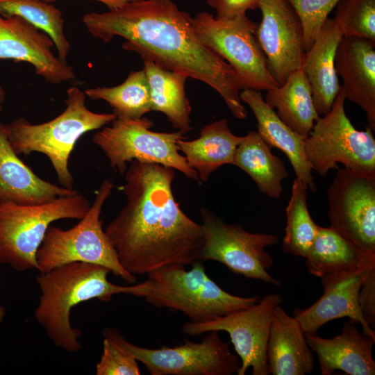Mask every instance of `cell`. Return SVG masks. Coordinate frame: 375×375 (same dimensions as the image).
<instances>
[{
	"instance_id": "cell-1",
	"label": "cell",
	"mask_w": 375,
	"mask_h": 375,
	"mask_svg": "<svg viewBox=\"0 0 375 375\" xmlns=\"http://www.w3.org/2000/svg\"><path fill=\"white\" fill-rule=\"evenodd\" d=\"M124 175L126 204L104 230L124 269L142 275L201 260V225L185 215L175 200V169L133 160Z\"/></svg>"
},
{
	"instance_id": "cell-2",
	"label": "cell",
	"mask_w": 375,
	"mask_h": 375,
	"mask_svg": "<svg viewBox=\"0 0 375 375\" xmlns=\"http://www.w3.org/2000/svg\"><path fill=\"white\" fill-rule=\"evenodd\" d=\"M191 19L172 0H133L115 10L87 13L82 19L94 38L109 42L122 37L126 40L123 49L138 53L143 60L210 86L234 117L245 119L237 74L200 41Z\"/></svg>"
},
{
	"instance_id": "cell-3",
	"label": "cell",
	"mask_w": 375,
	"mask_h": 375,
	"mask_svg": "<svg viewBox=\"0 0 375 375\" xmlns=\"http://www.w3.org/2000/svg\"><path fill=\"white\" fill-rule=\"evenodd\" d=\"M110 272L104 266L75 262L37 276L41 294L34 317L56 347L72 353L81 349L82 333L70 323L74 306L94 299L108 302L118 294L145 297L150 291L147 280L126 286L113 284L107 278Z\"/></svg>"
},
{
	"instance_id": "cell-4",
	"label": "cell",
	"mask_w": 375,
	"mask_h": 375,
	"mask_svg": "<svg viewBox=\"0 0 375 375\" xmlns=\"http://www.w3.org/2000/svg\"><path fill=\"white\" fill-rule=\"evenodd\" d=\"M67 96L65 110L49 122L33 124L18 118L6 126L10 143L17 155L32 152L46 155L58 183L72 189L74 177L69 169V160L78 140L85 133L111 123L117 115L89 110L85 105L86 95L77 86L68 88Z\"/></svg>"
},
{
	"instance_id": "cell-5",
	"label": "cell",
	"mask_w": 375,
	"mask_h": 375,
	"mask_svg": "<svg viewBox=\"0 0 375 375\" xmlns=\"http://www.w3.org/2000/svg\"><path fill=\"white\" fill-rule=\"evenodd\" d=\"M183 265H172L149 272V292L147 302L157 308L183 312L190 322H206L250 307L259 297H243L221 288L206 274L202 261Z\"/></svg>"
},
{
	"instance_id": "cell-6",
	"label": "cell",
	"mask_w": 375,
	"mask_h": 375,
	"mask_svg": "<svg viewBox=\"0 0 375 375\" xmlns=\"http://www.w3.org/2000/svg\"><path fill=\"white\" fill-rule=\"evenodd\" d=\"M112 188L111 180L103 181L88 212L74 227L63 230L49 226L36 254L37 269L40 273L81 262L106 267L129 284L136 281V276L120 264L116 251L102 228L100 215Z\"/></svg>"
},
{
	"instance_id": "cell-7",
	"label": "cell",
	"mask_w": 375,
	"mask_h": 375,
	"mask_svg": "<svg viewBox=\"0 0 375 375\" xmlns=\"http://www.w3.org/2000/svg\"><path fill=\"white\" fill-rule=\"evenodd\" d=\"M81 193L38 205L0 203V265L18 272L37 269V251L48 228L62 219H82L90 208Z\"/></svg>"
},
{
	"instance_id": "cell-8",
	"label": "cell",
	"mask_w": 375,
	"mask_h": 375,
	"mask_svg": "<svg viewBox=\"0 0 375 375\" xmlns=\"http://www.w3.org/2000/svg\"><path fill=\"white\" fill-rule=\"evenodd\" d=\"M346 98L340 90L331 110L315 123L305 139V154L312 169L324 177L342 164L362 174L375 173V139L372 130L356 129L347 116Z\"/></svg>"
},
{
	"instance_id": "cell-9",
	"label": "cell",
	"mask_w": 375,
	"mask_h": 375,
	"mask_svg": "<svg viewBox=\"0 0 375 375\" xmlns=\"http://www.w3.org/2000/svg\"><path fill=\"white\" fill-rule=\"evenodd\" d=\"M191 22L200 41L233 69L242 90L267 91L278 86L257 40V24L246 15L226 19L202 12Z\"/></svg>"
},
{
	"instance_id": "cell-10",
	"label": "cell",
	"mask_w": 375,
	"mask_h": 375,
	"mask_svg": "<svg viewBox=\"0 0 375 375\" xmlns=\"http://www.w3.org/2000/svg\"><path fill=\"white\" fill-rule=\"evenodd\" d=\"M153 123L146 117L131 119L118 117L97 131L92 142L105 153L110 166L120 174L133 160L167 166L199 181L198 174L180 153L177 142L185 138L181 131L159 133L150 130Z\"/></svg>"
},
{
	"instance_id": "cell-11",
	"label": "cell",
	"mask_w": 375,
	"mask_h": 375,
	"mask_svg": "<svg viewBox=\"0 0 375 375\" xmlns=\"http://www.w3.org/2000/svg\"><path fill=\"white\" fill-rule=\"evenodd\" d=\"M218 331H210L200 342L185 340L182 344L159 349L135 345L117 328L103 331L107 337L128 351L151 375H233L238 374L241 362L223 342Z\"/></svg>"
},
{
	"instance_id": "cell-12",
	"label": "cell",
	"mask_w": 375,
	"mask_h": 375,
	"mask_svg": "<svg viewBox=\"0 0 375 375\" xmlns=\"http://www.w3.org/2000/svg\"><path fill=\"white\" fill-rule=\"evenodd\" d=\"M200 215L203 235L201 261H217L247 278L281 285L267 272L274 260L265 248L279 242L276 235L248 232L239 224L226 223L206 208L201 209Z\"/></svg>"
},
{
	"instance_id": "cell-13",
	"label": "cell",
	"mask_w": 375,
	"mask_h": 375,
	"mask_svg": "<svg viewBox=\"0 0 375 375\" xmlns=\"http://www.w3.org/2000/svg\"><path fill=\"white\" fill-rule=\"evenodd\" d=\"M327 200L331 227L375 258V173L338 168Z\"/></svg>"
},
{
	"instance_id": "cell-14",
	"label": "cell",
	"mask_w": 375,
	"mask_h": 375,
	"mask_svg": "<svg viewBox=\"0 0 375 375\" xmlns=\"http://www.w3.org/2000/svg\"><path fill=\"white\" fill-rule=\"evenodd\" d=\"M282 301L280 294L265 295L250 307L212 320L186 322L182 331L191 336L210 331L227 332L241 362L238 375H244L250 367L253 375H269L267 346L270 325L274 311Z\"/></svg>"
},
{
	"instance_id": "cell-15",
	"label": "cell",
	"mask_w": 375,
	"mask_h": 375,
	"mask_svg": "<svg viewBox=\"0 0 375 375\" xmlns=\"http://www.w3.org/2000/svg\"><path fill=\"white\" fill-rule=\"evenodd\" d=\"M262 13L256 35L269 70L278 85L301 69L304 53L301 21L288 0H259Z\"/></svg>"
},
{
	"instance_id": "cell-16",
	"label": "cell",
	"mask_w": 375,
	"mask_h": 375,
	"mask_svg": "<svg viewBox=\"0 0 375 375\" xmlns=\"http://www.w3.org/2000/svg\"><path fill=\"white\" fill-rule=\"evenodd\" d=\"M52 47L51 38L22 17L0 14V59L26 62L51 84L74 79V68L56 56Z\"/></svg>"
},
{
	"instance_id": "cell-17",
	"label": "cell",
	"mask_w": 375,
	"mask_h": 375,
	"mask_svg": "<svg viewBox=\"0 0 375 375\" xmlns=\"http://www.w3.org/2000/svg\"><path fill=\"white\" fill-rule=\"evenodd\" d=\"M373 265L375 263L321 277L322 296L308 308H296L293 312L304 333H317L325 324L348 317L361 325L364 334L375 338V331L364 319L358 303L362 281Z\"/></svg>"
},
{
	"instance_id": "cell-18",
	"label": "cell",
	"mask_w": 375,
	"mask_h": 375,
	"mask_svg": "<svg viewBox=\"0 0 375 375\" xmlns=\"http://www.w3.org/2000/svg\"><path fill=\"white\" fill-rule=\"evenodd\" d=\"M335 65L342 80L341 90L349 101L365 113L367 126L375 131V42L342 37L337 49Z\"/></svg>"
},
{
	"instance_id": "cell-19",
	"label": "cell",
	"mask_w": 375,
	"mask_h": 375,
	"mask_svg": "<svg viewBox=\"0 0 375 375\" xmlns=\"http://www.w3.org/2000/svg\"><path fill=\"white\" fill-rule=\"evenodd\" d=\"M308 344L317 356L322 375L340 370L349 375H374L372 349L375 338L361 333L349 319L341 333L331 338L305 333Z\"/></svg>"
},
{
	"instance_id": "cell-20",
	"label": "cell",
	"mask_w": 375,
	"mask_h": 375,
	"mask_svg": "<svg viewBox=\"0 0 375 375\" xmlns=\"http://www.w3.org/2000/svg\"><path fill=\"white\" fill-rule=\"evenodd\" d=\"M78 193L36 175L15 152L6 126L0 122V203L38 205Z\"/></svg>"
},
{
	"instance_id": "cell-21",
	"label": "cell",
	"mask_w": 375,
	"mask_h": 375,
	"mask_svg": "<svg viewBox=\"0 0 375 375\" xmlns=\"http://www.w3.org/2000/svg\"><path fill=\"white\" fill-rule=\"evenodd\" d=\"M342 35L332 18H328L303 56L301 69L310 85L314 105L322 117L331 109L340 90L335 58Z\"/></svg>"
},
{
	"instance_id": "cell-22",
	"label": "cell",
	"mask_w": 375,
	"mask_h": 375,
	"mask_svg": "<svg viewBox=\"0 0 375 375\" xmlns=\"http://www.w3.org/2000/svg\"><path fill=\"white\" fill-rule=\"evenodd\" d=\"M267 356L269 374L304 375L314 369L315 358L299 322L280 305L273 313Z\"/></svg>"
},
{
	"instance_id": "cell-23",
	"label": "cell",
	"mask_w": 375,
	"mask_h": 375,
	"mask_svg": "<svg viewBox=\"0 0 375 375\" xmlns=\"http://www.w3.org/2000/svg\"><path fill=\"white\" fill-rule=\"evenodd\" d=\"M242 101L253 111L258 123V133L270 147L281 150L290 160L296 178L315 192L317 187L312 169L305 154L306 138L288 126L263 99L261 93L253 89H243L240 93Z\"/></svg>"
},
{
	"instance_id": "cell-24",
	"label": "cell",
	"mask_w": 375,
	"mask_h": 375,
	"mask_svg": "<svg viewBox=\"0 0 375 375\" xmlns=\"http://www.w3.org/2000/svg\"><path fill=\"white\" fill-rule=\"evenodd\" d=\"M242 139L231 132L226 119H221L203 127L198 138L181 139L177 144L188 165L197 172L199 181L206 183L219 167L233 165Z\"/></svg>"
},
{
	"instance_id": "cell-25",
	"label": "cell",
	"mask_w": 375,
	"mask_h": 375,
	"mask_svg": "<svg viewBox=\"0 0 375 375\" xmlns=\"http://www.w3.org/2000/svg\"><path fill=\"white\" fill-rule=\"evenodd\" d=\"M265 101L276 108V113L288 126L306 138L320 117L301 69L292 72L282 85L267 90Z\"/></svg>"
},
{
	"instance_id": "cell-26",
	"label": "cell",
	"mask_w": 375,
	"mask_h": 375,
	"mask_svg": "<svg viewBox=\"0 0 375 375\" xmlns=\"http://www.w3.org/2000/svg\"><path fill=\"white\" fill-rule=\"evenodd\" d=\"M149 83L151 110L165 114L174 128L184 134L192 129L191 106L186 96L187 76L164 69L150 60L143 68Z\"/></svg>"
},
{
	"instance_id": "cell-27",
	"label": "cell",
	"mask_w": 375,
	"mask_h": 375,
	"mask_svg": "<svg viewBox=\"0 0 375 375\" xmlns=\"http://www.w3.org/2000/svg\"><path fill=\"white\" fill-rule=\"evenodd\" d=\"M271 148L258 131H249L238 146L233 165L245 172L264 194L279 199L281 182L288 177L282 160L273 154Z\"/></svg>"
},
{
	"instance_id": "cell-28",
	"label": "cell",
	"mask_w": 375,
	"mask_h": 375,
	"mask_svg": "<svg viewBox=\"0 0 375 375\" xmlns=\"http://www.w3.org/2000/svg\"><path fill=\"white\" fill-rule=\"evenodd\" d=\"M310 274L319 278L375 263L332 227L317 226L315 240L306 256Z\"/></svg>"
},
{
	"instance_id": "cell-29",
	"label": "cell",
	"mask_w": 375,
	"mask_h": 375,
	"mask_svg": "<svg viewBox=\"0 0 375 375\" xmlns=\"http://www.w3.org/2000/svg\"><path fill=\"white\" fill-rule=\"evenodd\" d=\"M84 92L91 99L107 102L118 117L138 119L151 110L149 86L143 69L131 72L120 85L88 88Z\"/></svg>"
},
{
	"instance_id": "cell-30",
	"label": "cell",
	"mask_w": 375,
	"mask_h": 375,
	"mask_svg": "<svg viewBox=\"0 0 375 375\" xmlns=\"http://www.w3.org/2000/svg\"><path fill=\"white\" fill-rule=\"evenodd\" d=\"M0 14L19 16L47 33L53 40L58 58L67 63L71 45L64 30L61 11L42 0H0Z\"/></svg>"
},
{
	"instance_id": "cell-31",
	"label": "cell",
	"mask_w": 375,
	"mask_h": 375,
	"mask_svg": "<svg viewBox=\"0 0 375 375\" xmlns=\"http://www.w3.org/2000/svg\"><path fill=\"white\" fill-rule=\"evenodd\" d=\"M308 185L296 178L286 207V227L283 240L285 252L306 258L317 235V224L312 220L307 204Z\"/></svg>"
},
{
	"instance_id": "cell-32",
	"label": "cell",
	"mask_w": 375,
	"mask_h": 375,
	"mask_svg": "<svg viewBox=\"0 0 375 375\" xmlns=\"http://www.w3.org/2000/svg\"><path fill=\"white\" fill-rule=\"evenodd\" d=\"M333 19L342 37L375 42V0H340Z\"/></svg>"
},
{
	"instance_id": "cell-33",
	"label": "cell",
	"mask_w": 375,
	"mask_h": 375,
	"mask_svg": "<svg viewBox=\"0 0 375 375\" xmlns=\"http://www.w3.org/2000/svg\"><path fill=\"white\" fill-rule=\"evenodd\" d=\"M297 12L303 31L306 51L311 47L329 13L340 0H288Z\"/></svg>"
},
{
	"instance_id": "cell-34",
	"label": "cell",
	"mask_w": 375,
	"mask_h": 375,
	"mask_svg": "<svg viewBox=\"0 0 375 375\" xmlns=\"http://www.w3.org/2000/svg\"><path fill=\"white\" fill-rule=\"evenodd\" d=\"M97 375H140L137 359L126 349L103 337V353L96 365Z\"/></svg>"
},
{
	"instance_id": "cell-35",
	"label": "cell",
	"mask_w": 375,
	"mask_h": 375,
	"mask_svg": "<svg viewBox=\"0 0 375 375\" xmlns=\"http://www.w3.org/2000/svg\"><path fill=\"white\" fill-rule=\"evenodd\" d=\"M358 303L364 319L375 328V265L365 274L358 292Z\"/></svg>"
},
{
	"instance_id": "cell-36",
	"label": "cell",
	"mask_w": 375,
	"mask_h": 375,
	"mask_svg": "<svg viewBox=\"0 0 375 375\" xmlns=\"http://www.w3.org/2000/svg\"><path fill=\"white\" fill-rule=\"evenodd\" d=\"M217 12V18H233L258 8L259 0H206Z\"/></svg>"
},
{
	"instance_id": "cell-37",
	"label": "cell",
	"mask_w": 375,
	"mask_h": 375,
	"mask_svg": "<svg viewBox=\"0 0 375 375\" xmlns=\"http://www.w3.org/2000/svg\"><path fill=\"white\" fill-rule=\"evenodd\" d=\"M47 3H52L56 2L58 0H42ZM99 1L103 4H105L109 9L110 10H115L117 8H119L126 3L133 1V0H94Z\"/></svg>"
},
{
	"instance_id": "cell-38",
	"label": "cell",
	"mask_w": 375,
	"mask_h": 375,
	"mask_svg": "<svg viewBox=\"0 0 375 375\" xmlns=\"http://www.w3.org/2000/svg\"><path fill=\"white\" fill-rule=\"evenodd\" d=\"M6 100V92L3 87L0 85V114L3 110V105Z\"/></svg>"
},
{
	"instance_id": "cell-39",
	"label": "cell",
	"mask_w": 375,
	"mask_h": 375,
	"mask_svg": "<svg viewBox=\"0 0 375 375\" xmlns=\"http://www.w3.org/2000/svg\"><path fill=\"white\" fill-rule=\"evenodd\" d=\"M5 315H6L5 308L0 304V325L1 324L3 320Z\"/></svg>"
}]
</instances>
